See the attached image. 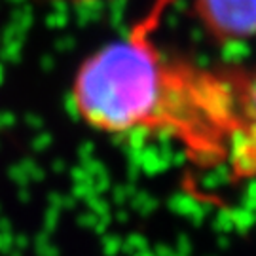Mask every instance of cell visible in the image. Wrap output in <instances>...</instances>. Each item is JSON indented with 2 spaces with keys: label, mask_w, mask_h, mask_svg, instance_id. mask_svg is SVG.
I'll use <instances>...</instances> for the list:
<instances>
[{
  "label": "cell",
  "mask_w": 256,
  "mask_h": 256,
  "mask_svg": "<svg viewBox=\"0 0 256 256\" xmlns=\"http://www.w3.org/2000/svg\"><path fill=\"white\" fill-rule=\"evenodd\" d=\"M236 80V129L228 150L238 174H256V70L234 72Z\"/></svg>",
  "instance_id": "cell-2"
},
{
  "label": "cell",
  "mask_w": 256,
  "mask_h": 256,
  "mask_svg": "<svg viewBox=\"0 0 256 256\" xmlns=\"http://www.w3.org/2000/svg\"><path fill=\"white\" fill-rule=\"evenodd\" d=\"M196 14L216 40L256 36V0H196Z\"/></svg>",
  "instance_id": "cell-3"
},
{
  "label": "cell",
  "mask_w": 256,
  "mask_h": 256,
  "mask_svg": "<svg viewBox=\"0 0 256 256\" xmlns=\"http://www.w3.org/2000/svg\"><path fill=\"white\" fill-rule=\"evenodd\" d=\"M169 0L99 48L74 78L72 102L97 131L171 133L192 152L228 150L236 129L234 72H210L171 59L152 38Z\"/></svg>",
  "instance_id": "cell-1"
}]
</instances>
